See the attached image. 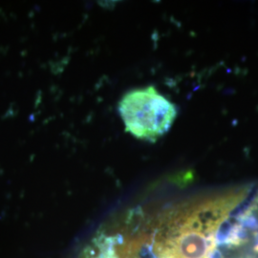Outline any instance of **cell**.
<instances>
[{
    "mask_svg": "<svg viewBox=\"0 0 258 258\" xmlns=\"http://www.w3.org/2000/svg\"><path fill=\"white\" fill-rule=\"evenodd\" d=\"M243 258H258V208L252 214L242 249Z\"/></svg>",
    "mask_w": 258,
    "mask_h": 258,
    "instance_id": "2",
    "label": "cell"
},
{
    "mask_svg": "<svg viewBox=\"0 0 258 258\" xmlns=\"http://www.w3.org/2000/svg\"><path fill=\"white\" fill-rule=\"evenodd\" d=\"M119 113L126 132L155 142L172 126L177 109L153 86H148L126 93L119 102Z\"/></svg>",
    "mask_w": 258,
    "mask_h": 258,
    "instance_id": "1",
    "label": "cell"
}]
</instances>
